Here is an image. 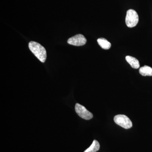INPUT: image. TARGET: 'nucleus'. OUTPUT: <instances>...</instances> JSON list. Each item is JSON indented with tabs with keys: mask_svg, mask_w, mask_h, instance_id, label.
I'll use <instances>...</instances> for the list:
<instances>
[{
	"mask_svg": "<svg viewBox=\"0 0 152 152\" xmlns=\"http://www.w3.org/2000/svg\"><path fill=\"white\" fill-rule=\"evenodd\" d=\"M28 47L35 56L42 62L44 63L47 58V52L45 49L40 44L35 42H30Z\"/></svg>",
	"mask_w": 152,
	"mask_h": 152,
	"instance_id": "nucleus-1",
	"label": "nucleus"
},
{
	"mask_svg": "<svg viewBox=\"0 0 152 152\" xmlns=\"http://www.w3.org/2000/svg\"><path fill=\"white\" fill-rule=\"evenodd\" d=\"M139 22V16L137 13L134 10H129L126 13V23L129 28L136 26Z\"/></svg>",
	"mask_w": 152,
	"mask_h": 152,
	"instance_id": "nucleus-2",
	"label": "nucleus"
},
{
	"mask_svg": "<svg viewBox=\"0 0 152 152\" xmlns=\"http://www.w3.org/2000/svg\"><path fill=\"white\" fill-rule=\"evenodd\" d=\"M114 121L117 125L125 129H130L132 126V123L131 120L125 115H116L114 117Z\"/></svg>",
	"mask_w": 152,
	"mask_h": 152,
	"instance_id": "nucleus-3",
	"label": "nucleus"
},
{
	"mask_svg": "<svg viewBox=\"0 0 152 152\" xmlns=\"http://www.w3.org/2000/svg\"><path fill=\"white\" fill-rule=\"evenodd\" d=\"M75 109L79 116L84 119L89 120L92 118L93 115L88 111L85 107L78 103L76 104Z\"/></svg>",
	"mask_w": 152,
	"mask_h": 152,
	"instance_id": "nucleus-4",
	"label": "nucleus"
},
{
	"mask_svg": "<svg viewBox=\"0 0 152 152\" xmlns=\"http://www.w3.org/2000/svg\"><path fill=\"white\" fill-rule=\"evenodd\" d=\"M87 39L84 36L81 34L76 35L72 37L67 41L68 43L76 46H81L86 44Z\"/></svg>",
	"mask_w": 152,
	"mask_h": 152,
	"instance_id": "nucleus-5",
	"label": "nucleus"
},
{
	"mask_svg": "<svg viewBox=\"0 0 152 152\" xmlns=\"http://www.w3.org/2000/svg\"><path fill=\"white\" fill-rule=\"evenodd\" d=\"M126 60L134 69H137L140 67V65L139 61L134 57L129 56H126Z\"/></svg>",
	"mask_w": 152,
	"mask_h": 152,
	"instance_id": "nucleus-6",
	"label": "nucleus"
},
{
	"mask_svg": "<svg viewBox=\"0 0 152 152\" xmlns=\"http://www.w3.org/2000/svg\"><path fill=\"white\" fill-rule=\"evenodd\" d=\"M97 42L100 46L104 50H109L111 47V44L110 43L104 38H99L97 39Z\"/></svg>",
	"mask_w": 152,
	"mask_h": 152,
	"instance_id": "nucleus-7",
	"label": "nucleus"
},
{
	"mask_svg": "<svg viewBox=\"0 0 152 152\" xmlns=\"http://www.w3.org/2000/svg\"><path fill=\"white\" fill-rule=\"evenodd\" d=\"M140 74L143 76H152V68L148 66H144L139 70Z\"/></svg>",
	"mask_w": 152,
	"mask_h": 152,
	"instance_id": "nucleus-8",
	"label": "nucleus"
},
{
	"mask_svg": "<svg viewBox=\"0 0 152 152\" xmlns=\"http://www.w3.org/2000/svg\"><path fill=\"white\" fill-rule=\"evenodd\" d=\"M100 148V145L99 142L96 140L93 141L92 144L89 148L87 149L84 152H96L98 151Z\"/></svg>",
	"mask_w": 152,
	"mask_h": 152,
	"instance_id": "nucleus-9",
	"label": "nucleus"
}]
</instances>
